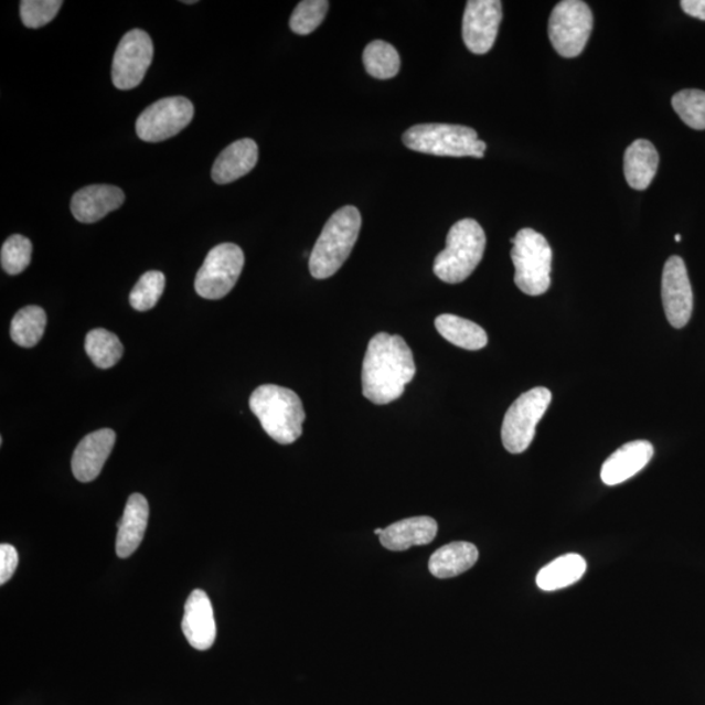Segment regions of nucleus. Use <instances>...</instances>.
Returning <instances> with one entry per match:
<instances>
[{
    "label": "nucleus",
    "instance_id": "nucleus-35",
    "mask_svg": "<svg viewBox=\"0 0 705 705\" xmlns=\"http://www.w3.org/2000/svg\"><path fill=\"white\" fill-rule=\"evenodd\" d=\"M374 533L376 534V536H381V534L383 533V530L376 528Z\"/></svg>",
    "mask_w": 705,
    "mask_h": 705
},
{
    "label": "nucleus",
    "instance_id": "nucleus-12",
    "mask_svg": "<svg viewBox=\"0 0 705 705\" xmlns=\"http://www.w3.org/2000/svg\"><path fill=\"white\" fill-rule=\"evenodd\" d=\"M502 21L500 0H469L462 18V40L469 52L487 54L494 46Z\"/></svg>",
    "mask_w": 705,
    "mask_h": 705
},
{
    "label": "nucleus",
    "instance_id": "nucleus-17",
    "mask_svg": "<svg viewBox=\"0 0 705 705\" xmlns=\"http://www.w3.org/2000/svg\"><path fill=\"white\" fill-rule=\"evenodd\" d=\"M653 446L647 440L630 441L603 462L601 480L605 485L616 487L644 469L653 456Z\"/></svg>",
    "mask_w": 705,
    "mask_h": 705
},
{
    "label": "nucleus",
    "instance_id": "nucleus-9",
    "mask_svg": "<svg viewBox=\"0 0 705 705\" xmlns=\"http://www.w3.org/2000/svg\"><path fill=\"white\" fill-rule=\"evenodd\" d=\"M245 266V254L234 244L213 247L196 275V293L205 299L229 295Z\"/></svg>",
    "mask_w": 705,
    "mask_h": 705
},
{
    "label": "nucleus",
    "instance_id": "nucleus-16",
    "mask_svg": "<svg viewBox=\"0 0 705 705\" xmlns=\"http://www.w3.org/2000/svg\"><path fill=\"white\" fill-rule=\"evenodd\" d=\"M125 203V192L110 184H92L78 190L71 201V212L78 223L94 224Z\"/></svg>",
    "mask_w": 705,
    "mask_h": 705
},
{
    "label": "nucleus",
    "instance_id": "nucleus-30",
    "mask_svg": "<svg viewBox=\"0 0 705 705\" xmlns=\"http://www.w3.org/2000/svg\"><path fill=\"white\" fill-rule=\"evenodd\" d=\"M327 0H303L299 2L289 21L290 30L299 35H308L323 23L329 12Z\"/></svg>",
    "mask_w": 705,
    "mask_h": 705
},
{
    "label": "nucleus",
    "instance_id": "nucleus-29",
    "mask_svg": "<svg viewBox=\"0 0 705 705\" xmlns=\"http://www.w3.org/2000/svg\"><path fill=\"white\" fill-rule=\"evenodd\" d=\"M165 289V276L160 270H149L135 285L130 295V305L137 311L152 310Z\"/></svg>",
    "mask_w": 705,
    "mask_h": 705
},
{
    "label": "nucleus",
    "instance_id": "nucleus-8",
    "mask_svg": "<svg viewBox=\"0 0 705 705\" xmlns=\"http://www.w3.org/2000/svg\"><path fill=\"white\" fill-rule=\"evenodd\" d=\"M552 403V392L545 387L525 392L505 413L502 426V441L505 450L522 453L528 448L536 434V426L543 419Z\"/></svg>",
    "mask_w": 705,
    "mask_h": 705
},
{
    "label": "nucleus",
    "instance_id": "nucleus-27",
    "mask_svg": "<svg viewBox=\"0 0 705 705\" xmlns=\"http://www.w3.org/2000/svg\"><path fill=\"white\" fill-rule=\"evenodd\" d=\"M363 64L370 76L387 81L400 71V55L388 42L376 40L370 42L362 56Z\"/></svg>",
    "mask_w": 705,
    "mask_h": 705
},
{
    "label": "nucleus",
    "instance_id": "nucleus-21",
    "mask_svg": "<svg viewBox=\"0 0 705 705\" xmlns=\"http://www.w3.org/2000/svg\"><path fill=\"white\" fill-rule=\"evenodd\" d=\"M659 152L651 141L639 139L626 149L624 177L630 188L644 191L651 186L659 169Z\"/></svg>",
    "mask_w": 705,
    "mask_h": 705
},
{
    "label": "nucleus",
    "instance_id": "nucleus-18",
    "mask_svg": "<svg viewBox=\"0 0 705 705\" xmlns=\"http://www.w3.org/2000/svg\"><path fill=\"white\" fill-rule=\"evenodd\" d=\"M259 159L258 145L253 139H241L220 153L212 168V180L227 184L250 173Z\"/></svg>",
    "mask_w": 705,
    "mask_h": 705
},
{
    "label": "nucleus",
    "instance_id": "nucleus-26",
    "mask_svg": "<svg viewBox=\"0 0 705 705\" xmlns=\"http://www.w3.org/2000/svg\"><path fill=\"white\" fill-rule=\"evenodd\" d=\"M85 352L95 365L106 370L122 359L124 345L117 334L104 329L92 330L85 338Z\"/></svg>",
    "mask_w": 705,
    "mask_h": 705
},
{
    "label": "nucleus",
    "instance_id": "nucleus-31",
    "mask_svg": "<svg viewBox=\"0 0 705 705\" xmlns=\"http://www.w3.org/2000/svg\"><path fill=\"white\" fill-rule=\"evenodd\" d=\"M32 252V242L24 237V235H11V237L4 242L2 254H0L2 268L7 274L12 276L24 273L28 266L31 265Z\"/></svg>",
    "mask_w": 705,
    "mask_h": 705
},
{
    "label": "nucleus",
    "instance_id": "nucleus-24",
    "mask_svg": "<svg viewBox=\"0 0 705 705\" xmlns=\"http://www.w3.org/2000/svg\"><path fill=\"white\" fill-rule=\"evenodd\" d=\"M436 327L448 343L467 351H480L488 345L487 332L468 319L444 313L436 319Z\"/></svg>",
    "mask_w": 705,
    "mask_h": 705
},
{
    "label": "nucleus",
    "instance_id": "nucleus-32",
    "mask_svg": "<svg viewBox=\"0 0 705 705\" xmlns=\"http://www.w3.org/2000/svg\"><path fill=\"white\" fill-rule=\"evenodd\" d=\"M62 6V0H23L20 3L21 20L26 28L39 30L58 15Z\"/></svg>",
    "mask_w": 705,
    "mask_h": 705
},
{
    "label": "nucleus",
    "instance_id": "nucleus-13",
    "mask_svg": "<svg viewBox=\"0 0 705 705\" xmlns=\"http://www.w3.org/2000/svg\"><path fill=\"white\" fill-rule=\"evenodd\" d=\"M661 296L669 323L674 329H683L693 313L694 297L685 261L680 256H672L665 263Z\"/></svg>",
    "mask_w": 705,
    "mask_h": 705
},
{
    "label": "nucleus",
    "instance_id": "nucleus-20",
    "mask_svg": "<svg viewBox=\"0 0 705 705\" xmlns=\"http://www.w3.org/2000/svg\"><path fill=\"white\" fill-rule=\"evenodd\" d=\"M149 504L145 495L132 494L128 498L122 519L118 524L117 554L128 558L138 551L147 531Z\"/></svg>",
    "mask_w": 705,
    "mask_h": 705
},
{
    "label": "nucleus",
    "instance_id": "nucleus-11",
    "mask_svg": "<svg viewBox=\"0 0 705 705\" xmlns=\"http://www.w3.org/2000/svg\"><path fill=\"white\" fill-rule=\"evenodd\" d=\"M153 53V42L147 32L132 30L126 33L114 54L113 84L120 90L137 88L151 67Z\"/></svg>",
    "mask_w": 705,
    "mask_h": 705
},
{
    "label": "nucleus",
    "instance_id": "nucleus-14",
    "mask_svg": "<svg viewBox=\"0 0 705 705\" xmlns=\"http://www.w3.org/2000/svg\"><path fill=\"white\" fill-rule=\"evenodd\" d=\"M182 631L191 647L197 651H206L216 640V621L209 595L195 589L188 598L184 607Z\"/></svg>",
    "mask_w": 705,
    "mask_h": 705
},
{
    "label": "nucleus",
    "instance_id": "nucleus-36",
    "mask_svg": "<svg viewBox=\"0 0 705 705\" xmlns=\"http://www.w3.org/2000/svg\"><path fill=\"white\" fill-rule=\"evenodd\" d=\"M675 241H676V242H681V241H682V237H681V235H680V234H676V235H675Z\"/></svg>",
    "mask_w": 705,
    "mask_h": 705
},
{
    "label": "nucleus",
    "instance_id": "nucleus-25",
    "mask_svg": "<svg viewBox=\"0 0 705 705\" xmlns=\"http://www.w3.org/2000/svg\"><path fill=\"white\" fill-rule=\"evenodd\" d=\"M47 318L46 312L39 306H26L21 309L11 323V338L23 348L38 345L44 337Z\"/></svg>",
    "mask_w": 705,
    "mask_h": 705
},
{
    "label": "nucleus",
    "instance_id": "nucleus-34",
    "mask_svg": "<svg viewBox=\"0 0 705 705\" xmlns=\"http://www.w3.org/2000/svg\"><path fill=\"white\" fill-rule=\"evenodd\" d=\"M681 7L688 17L705 21V0H682Z\"/></svg>",
    "mask_w": 705,
    "mask_h": 705
},
{
    "label": "nucleus",
    "instance_id": "nucleus-28",
    "mask_svg": "<svg viewBox=\"0 0 705 705\" xmlns=\"http://www.w3.org/2000/svg\"><path fill=\"white\" fill-rule=\"evenodd\" d=\"M673 109L694 130H705V92L683 89L672 98Z\"/></svg>",
    "mask_w": 705,
    "mask_h": 705
},
{
    "label": "nucleus",
    "instance_id": "nucleus-33",
    "mask_svg": "<svg viewBox=\"0 0 705 705\" xmlns=\"http://www.w3.org/2000/svg\"><path fill=\"white\" fill-rule=\"evenodd\" d=\"M19 565V554L10 544L0 545V584L9 581L15 574Z\"/></svg>",
    "mask_w": 705,
    "mask_h": 705
},
{
    "label": "nucleus",
    "instance_id": "nucleus-7",
    "mask_svg": "<svg viewBox=\"0 0 705 705\" xmlns=\"http://www.w3.org/2000/svg\"><path fill=\"white\" fill-rule=\"evenodd\" d=\"M594 30V13L580 0H564L555 6L548 20V39L564 58L583 53Z\"/></svg>",
    "mask_w": 705,
    "mask_h": 705
},
{
    "label": "nucleus",
    "instance_id": "nucleus-2",
    "mask_svg": "<svg viewBox=\"0 0 705 705\" xmlns=\"http://www.w3.org/2000/svg\"><path fill=\"white\" fill-rule=\"evenodd\" d=\"M361 226V213L353 205L333 213L310 254L309 268L313 279H329L343 267L359 239Z\"/></svg>",
    "mask_w": 705,
    "mask_h": 705
},
{
    "label": "nucleus",
    "instance_id": "nucleus-10",
    "mask_svg": "<svg viewBox=\"0 0 705 705\" xmlns=\"http://www.w3.org/2000/svg\"><path fill=\"white\" fill-rule=\"evenodd\" d=\"M194 105L186 97H167L148 106L137 120L142 141L160 142L175 137L194 118Z\"/></svg>",
    "mask_w": 705,
    "mask_h": 705
},
{
    "label": "nucleus",
    "instance_id": "nucleus-1",
    "mask_svg": "<svg viewBox=\"0 0 705 705\" xmlns=\"http://www.w3.org/2000/svg\"><path fill=\"white\" fill-rule=\"evenodd\" d=\"M415 376V357L402 337L381 332L370 340L361 375L367 400L376 405L397 400Z\"/></svg>",
    "mask_w": 705,
    "mask_h": 705
},
{
    "label": "nucleus",
    "instance_id": "nucleus-19",
    "mask_svg": "<svg viewBox=\"0 0 705 705\" xmlns=\"http://www.w3.org/2000/svg\"><path fill=\"white\" fill-rule=\"evenodd\" d=\"M438 524L429 516L400 520L383 530L381 544L391 552H405L413 546L429 545L437 537Z\"/></svg>",
    "mask_w": 705,
    "mask_h": 705
},
{
    "label": "nucleus",
    "instance_id": "nucleus-15",
    "mask_svg": "<svg viewBox=\"0 0 705 705\" xmlns=\"http://www.w3.org/2000/svg\"><path fill=\"white\" fill-rule=\"evenodd\" d=\"M116 432L111 429H102L88 434L76 450L71 460L75 479L81 482H92L97 479L106 460L116 445Z\"/></svg>",
    "mask_w": 705,
    "mask_h": 705
},
{
    "label": "nucleus",
    "instance_id": "nucleus-6",
    "mask_svg": "<svg viewBox=\"0 0 705 705\" xmlns=\"http://www.w3.org/2000/svg\"><path fill=\"white\" fill-rule=\"evenodd\" d=\"M511 244L516 287L533 297L546 293L552 284L553 250L544 235L525 227Z\"/></svg>",
    "mask_w": 705,
    "mask_h": 705
},
{
    "label": "nucleus",
    "instance_id": "nucleus-3",
    "mask_svg": "<svg viewBox=\"0 0 705 705\" xmlns=\"http://www.w3.org/2000/svg\"><path fill=\"white\" fill-rule=\"evenodd\" d=\"M250 409L277 444L291 445L301 438L306 413L295 391L265 384L253 392Z\"/></svg>",
    "mask_w": 705,
    "mask_h": 705
},
{
    "label": "nucleus",
    "instance_id": "nucleus-23",
    "mask_svg": "<svg viewBox=\"0 0 705 705\" xmlns=\"http://www.w3.org/2000/svg\"><path fill=\"white\" fill-rule=\"evenodd\" d=\"M587 572V562L579 554H566L547 566L537 575V586L546 592H553L573 586Z\"/></svg>",
    "mask_w": 705,
    "mask_h": 705
},
{
    "label": "nucleus",
    "instance_id": "nucleus-4",
    "mask_svg": "<svg viewBox=\"0 0 705 705\" xmlns=\"http://www.w3.org/2000/svg\"><path fill=\"white\" fill-rule=\"evenodd\" d=\"M485 247V232L476 220L458 221L448 232L445 250L434 261V274L447 284L467 280L480 265Z\"/></svg>",
    "mask_w": 705,
    "mask_h": 705
},
{
    "label": "nucleus",
    "instance_id": "nucleus-22",
    "mask_svg": "<svg viewBox=\"0 0 705 705\" xmlns=\"http://www.w3.org/2000/svg\"><path fill=\"white\" fill-rule=\"evenodd\" d=\"M479 551L473 544L451 543L438 548L431 555L429 569L431 575L439 579H450L472 568L479 560Z\"/></svg>",
    "mask_w": 705,
    "mask_h": 705
},
{
    "label": "nucleus",
    "instance_id": "nucleus-5",
    "mask_svg": "<svg viewBox=\"0 0 705 705\" xmlns=\"http://www.w3.org/2000/svg\"><path fill=\"white\" fill-rule=\"evenodd\" d=\"M405 147L412 151L441 157L485 156V141L473 128L460 125L424 124L409 128L403 135Z\"/></svg>",
    "mask_w": 705,
    "mask_h": 705
}]
</instances>
